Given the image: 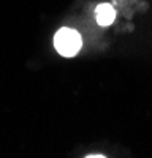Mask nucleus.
Instances as JSON below:
<instances>
[{
  "label": "nucleus",
  "instance_id": "f257e3e1",
  "mask_svg": "<svg viewBox=\"0 0 152 158\" xmlns=\"http://www.w3.org/2000/svg\"><path fill=\"white\" fill-rule=\"evenodd\" d=\"M82 46V38L74 29L63 27L54 35V48L63 57H74Z\"/></svg>",
  "mask_w": 152,
  "mask_h": 158
},
{
  "label": "nucleus",
  "instance_id": "f03ea898",
  "mask_svg": "<svg viewBox=\"0 0 152 158\" xmlns=\"http://www.w3.org/2000/svg\"><path fill=\"white\" fill-rule=\"evenodd\" d=\"M95 18H97V22L100 25H106L112 24L114 22V18H116V11L114 8L109 5V3H100L97 8H95Z\"/></svg>",
  "mask_w": 152,
  "mask_h": 158
},
{
  "label": "nucleus",
  "instance_id": "7ed1b4c3",
  "mask_svg": "<svg viewBox=\"0 0 152 158\" xmlns=\"http://www.w3.org/2000/svg\"><path fill=\"white\" fill-rule=\"evenodd\" d=\"M87 158H105V155H101V153H91V155H86Z\"/></svg>",
  "mask_w": 152,
  "mask_h": 158
}]
</instances>
